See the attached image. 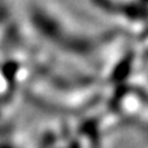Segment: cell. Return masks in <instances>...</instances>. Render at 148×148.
Returning a JSON list of instances; mask_svg holds the SVG:
<instances>
[{
  "label": "cell",
  "instance_id": "cell-1",
  "mask_svg": "<svg viewBox=\"0 0 148 148\" xmlns=\"http://www.w3.org/2000/svg\"><path fill=\"white\" fill-rule=\"evenodd\" d=\"M34 148H82L69 127H47L39 135Z\"/></svg>",
  "mask_w": 148,
  "mask_h": 148
},
{
  "label": "cell",
  "instance_id": "cell-2",
  "mask_svg": "<svg viewBox=\"0 0 148 148\" xmlns=\"http://www.w3.org/2000/svg\"><path fill=\"white\" fill-rule=\"evenodd\" d=\"M0 148H25V146L16 129L0 125Z\"/></svg>",
  "mask_w": 148,
  "mask_h": 148
},
{
  "label": "cell",
  "instance_id": "cell-3",
  "mask_svg": "<svg viewBox=\"0 0 148 148\" xmlns=\"http://www.w3.org/2000/svg\"><path fill=\"white\" fill-rule=\"evenodd\" d=\"M143 86L146 87V88H148V66H147V69H146V72H144V77H143Z\"/></svg>",
  "mask_w": 148,
  "mask_h": 148
}]
</instances>
